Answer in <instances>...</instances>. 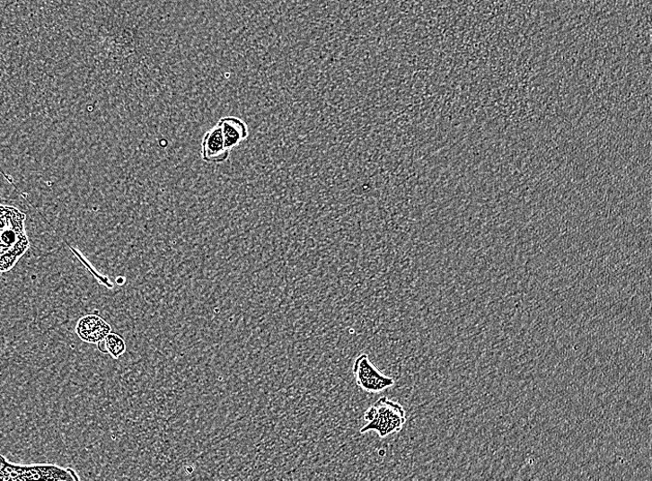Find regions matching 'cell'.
Wrapping results in <instances>:
<instances>
[{
  "label": "cell",
  "instance_id": "cell-1",
  "mask_svg": "<svg viewBox=\"0 0 652 481\" xmlns=\"http://www.w3.org/2000/svg\"><path fill=\"white\" fill-rule=\"evenodd\" d=\"M24 221L16 207L0 206V273L9 272L29 248Z\"/></svg>",
  "mask_w": 652,
  "mask_h": 481
},
{
  "label": "cell",
  "instance_id": "cell-2",
  "mask_svg": "<svg viewBox=\"0 0 652 481\" xmlns=\"http://www.w3.org/2000/svg\"><path fill=\"white\" fill-rule=\"evenodd\" d=\"M366 424L360 430L365 434L374 432L380 438H387L403 429L406 411L401 404L387 397L380 398L365 413Z\"/></svg>",
  "mask_w": 652,
  "mask_h": 481
},
{
  "label": "cell",
  "instance_id": "cell-3",
  "mask_svg": "<svg viewBox=\"0 0 652 481\" xmlns=\"http://www.w3.org/2000/svg\"><path fill=\"white\" fill-rule=\"evenodd\" d=\"M29 480L76 481L80 480V477L71 468L53 464H14L0 455V481Z\"/></svg>",
  "mask_w": 652,
  "mask_h": 481
},
{
  "label": "cell",
  "instance_id": "cell-4",
  "mask_svg": "<svg viewBox=\"0 0 652 481\" xmlns=\"http://www.w3.org/2000/svg\"><path fill=\"white\" fill-rule=\"evenodd\" d=\"M352 371L356 383L368 394H379L395 385V380L382 373L367 354L355 359Z\"/></svg>",
  "mask_w": 652,
  "mask_h": 481
},
{
  "label": "cell",
  "instance_id": "cell-5",
  "mask_svg": "<svg viewBox=\"0 0 652 481\" xmlns=\"http://www.w3.org/2000/svg\"><path fill=\"white\" fill-rule=\"evenodd\" d=\"M75 333L81 341L98 345L111 333V326L102 317L89 314L78 320Z\"/></svg>",
  "mask_w": 652,
  "mask_h": 481
},
{
  "label": "cell",
  "instance_id": "cell-6",
  "mask_svg": "<svg viewBox=\"0 0 652 481\" xmlns=\"http://www.w3.org/2000/svg\"><path fill=\"white\" fill-rule=\"evenodd\" d=\"M230 152L224 141L222 130L216 125L207 131L202 140L201 158L207 163H223L229 158Z\"/></svg>",
  "mask_w": 652,
  "mask_h": 481
},
{
  "label": "cell",
  "instance_id": "cell-7",
  "mask_svg": "<svg viewBox=\"0 0 652 481\" xmlns=\"http://www.w3.org/2000/svg\"><path fill=\"white\" fill-rule=\"evenodd\" d=\"M224 136L226 148L231 150L242 144L248 136L249 130L244 120L240 118L227 116L220 118L217 124Z\"/></svg>",
  "mask_w": 652,
  "mask_h": 481
},
{
  "label": "cell",
  "instance_id": "cell-8",
  "mask_svg": "<svg viewBox=\"0 0 652 481\" xmlns=\"http://www.w3.org/2000/svg\"><path fill=\"white\" fill-rule=\"evenodd\" d=\"M99 350L104 354H109L112 358H120L127 352V344L125 339L117 335L110 333L107 337L98 344Z\"/></svg>",
  "mask_w": 652,
  "mask_h": 481
},
{
  "label": "cell",
  "instance_id": "cell-9",
  "mask_svg": "<svg viewBox=\"0 0 652 481\" xmlns=\"http://www.w3.org/2000/svg\"><path fill=\"white\" fill-rule=\"evenodd\" d=\"M116 282H117V284L119 285H124L125 284V279H123V278H118Z\"/></svg>",
  "mask_w": 652,
  "mask_h": 481
}]
</instances>
